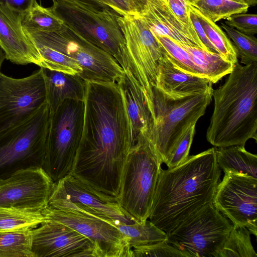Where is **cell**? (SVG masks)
Segmentation results:
<instances>
[{"mask_svg": "<svg viewBox=\"0 0 257 257\" xmlns=\"http://www.w3.org/2000/svg\"><path fill=\"white\" fill-rule=\"evenodd\" d=\"M179 45L189 54L195 65L212 84L217 83L233 69L234 64L218 53L207 52L197 47Z\"/></svg>", "mask_w": 257, "mask_h": 257, "instance_id": "cb8c5ba5", "label": "cell"}, {"mask_svg": "<svg viewBox=\"0 0 257 257\" xmlns=\"http://www.w3.org/2000/svg\"><path fill=\"white\" fill-rule=\"evenodd\" d=\"M221 27L232 42L241 63L247 65L257 62V39L254 36L242 33L223 23H221Z\"/></svg>", "mask_w": 257, "mask_h": 257, "instance_id": "d6a6232c", "label": "cell"}, {"mask_svg": "<svg viewBox=\"0 0 257 257\" xmlns=\"http://www.w3.org/2000/svg\"><path fill=\"white\" fill-rule=\"evenodd\" d=\"M84 101L66 99L50 113L43 168L55 183L69 175L83 127Z\"/></svg>", "mask_w": 257, "mask_h": 257, "instance_id": "ba28073f", "label": "cell"}, {"mask_svg": "<svg viewBox=\"0 0 257 257\" xmlns=\"http://www.w3.org/2000/svg\"><path fill=\"white\" fill-rule=\"evenodd\" d=\"M214 23L239 13H246L249 5L244 0H184Z\"/></svg>", "mask_w": 257, "mask_h": 257, "instance_id": "484cf974", "label": "cell"}, {"mask_svg": "<svg viewBox=\"0 0 257 257\" xmlns=\"http://www.w3.org/2000/svg\"><path fill=\"white\" fill-rule=\"evenodd\" d=\"M32 230L0 232V257H35Z\"/></svg>", "mask_w": 257, "mask_h": 257, "instance_id": "f546056e", "label": "cell"}, {"mask_svg": "<svg viewBox=\"0 0 257 257\" xmlns=\"http://www.w3.org/2000/svg\"><path fill=\"white\" fill-rule=\"evenodd\" d=\"M45 221L42 211L0 207V232L31 230Z\"/></svg>", "mask_w": 257, "mask_h": 257, "instance_id": "d4e9b609", "label": "cell"}, {"mask_svg": "<svg viewBox=\"0 0 257 257\" xmlns=\"http://www.w3.org/2000/svg\"><path fill=\"white\" fill-rule=\"evenodd\" d=\"M212 203L233 226L257 235V179L234 171L224 172Z\"/></svg>", "mask_w": 257, "mask_h": 257, "instance_id": "5bb4252c", "label": "cell"}, {"mask_svg": "<svg viewBox=\"0 0 257 257\" xmlns=\"http://www.w3.org/2000/svg\"><path fill=\"white\" fill-rule=\"evenodd\" d=\"M6 59L5 55L4 54V52H3V50L0 47V71L1 69L2 66V64L5 60Z\"/></svg>", "mask_w": 257, "mask_h": 257, "instance_id": "7bdbcfd3", "label": "cell"}, {"mask_svg": "<svg viewBox=\"0 0 257 257\" xmlns=\"http://www.w3.org/2000/svg\"><path fill=\"white\" fill-rule=\"evenodd\" d=\"M54 185L42 167L19 170L0 179V207L42 211L48 205Z\"/></svg>", "mask_w": 257, "mask_h": 257, "instance_id": "2e32d148", "label": "cell"}, {"mask_svg": "<svg viewBox=\"0 0 257 257\" xmlns=\"http://www.w3.org/2000/svg\"><path fill=\"white\" fill-rule=\"evenodd\" d=\"M56 15L72 29L106 52L123 67L124 40L112 10L95 12L67 0H52Z\"/></svg>", "mask_w": 257, "mask_h": 257, "instance_id": "8fae6325", "label": "cell"}, {"mask_svg": "<svg viewBox=\"0 0 257 257\" xmlns=\"http://www.w3.org/2000/svg\"><path fill=\"white\" fill-rule=\"evenodd\" d=\"M221 170L215 147L188 156L172 169L161 168L149 220L166 233L212 203Z\"/></svg>", "mask_w": 257, "mask_h": 257, "instance_id": "7a4b0ae2", "label": "cell"}, {"mask_svg": "<svg viewBox=\"0 0 257 257\" xmlns=\"http://www.w3.org/2000/svg\"><path fill=\"white\" fill-rule=\"evenodd\" d=\"M117 21L124 40L122 69L139 82L152 111V87L156 86L159 64L166 50L138 14L118 16Z\"/></svg>", "mask_w": 257, "mask_h": 257, "instance_id": "9c48e42d", "label": "cell"}, {"mask_svg": "<svg viewBox=\"0 0 257 257\" xmlns=\"http://www.w3.org/2000/svg\"><path fill=\"white\" fill-rule=\"evenodd\" d=\"M213 112L206 139L214 147L257 141V62L237 61L225 82L213 90Z\"/></svg>", "mask_w": 257, "mask_h": 257, "instance_id": "3957f363", "label": "cell"}, {"mask_svg": "<svg viewBox=\"0 0 257 257\" xmlns=\"http://www.w3.org/2000/svg\"><path fill=\"white\" fill-rule=\"evenodd\" d=\"M116 83L123 96L133 146L140 136L147 137L153 123L152 114L141 86L128 70H123Z\"/></svg>", "mask_w": 257, "mask_h": 257, "instance_id": "ffe728a7", "label": "cell"}, {"mask_svg": "<svg viewBox=\"0 0 257 257\" xmlns=\"http://www.w3.org/2000/svg\"><path fill=\"white\" fill-rule=\"evenodd\" d=\"M188 6L197 16L207 37L218 53L223 58L234 64L238 61L237 55L231 40L224 31L215 23L206 18L196 9Z\"/></svg>", "mask_w": 257, "mask_h": 257, "instance_id": "f1b7e54d", "label": "cell"}, {"mask_svg": "<svg viewBox=\"0 0 257 257\" xmlns=\"http://www.w3.org/2000/svg\"><path fill=\"white\" fill-rule=\"evenodd\" d=\"M85 82L82 135L70 175L116 198L132 147L123 96L116 83Z\"/></svg>", "mask_w": 257, "mask_h": 257, "instance_id": "6da1fadb", "label": "cell"}, {"mask_svg": "<svg viewBox=\"0 0 257 257\" xmlns=\"http://www.w3.org/2000/svg\"><path fill=\"white\" fill-rule=\"evenodd\" d=\"M175 16L190 30L196 32L190 19L188 7L184 0H165Z\"/></svg>", "mask_w": 257, "mask_h": 257, "instance_id": "8d00e7d4", "label": "cell"}, {"mask_svg": "<svg viewBox=\"0 0 257 257\" xmlns=\"http://www.w3.org/2000/svg\"><path fill=\"white\" fill-rule=\"evenodd\" d=\"M233 227L210 203L167 233V241L188 257H217Z\"/></svg>", "mask_w": 257, "mask_h": 257, "instance_id": "30bf717a", "label": "cell"}, {"mask_svg": "<svg viewBox=\"0 0 257 257\" xmlns=\"http://www.w3.org/2000/svg\"><path fill=\"white\" fill-rule=\"evenodd\" d=\"M162 164L147 137L140 136L127 156L116 197L136 222L144 223L149 219Z\"/></svg>", "mask_w": 257, "mask_h": 257, "instance_id": "5b68a950", "label": "cell"}, {"mask_svg": "<svg viewBox=\"0 0 257 257\" xmlns=\"http://www.w3.org/2000/svg\"><path fill=\"white\" fill-rule=\"evenodd\" d=\"M195 125L196 123L191 124L179 141L165 164L168 169L179 165L188 157L195 134Z\"/></svg>", "mask_w": 257, "mask_h": 257, "instance_id": "e575fe53", "label": "cell"}, {"mask_svg": "<svg viewBox=\"0 0 257 257\" xmlns=\"http://www.w3.org/2000/svg\"><path fill=\"white\" fill-rule=\"evenodd\" d=\"M109 7L119 16L138 14L132 0H97Z\"/></svg>", "mask_w": 257, "mask_h": 257, "instance_id": "74e56055", "label": "cell"}, {"mask_svg": "<svg viewBox=\"0 0 257 257\" xmlns=\"http://www.w3.org/2000/svg\"><path fill=\"white\" fill-rule=\"evenodd\" d=\"M215 150L220 170L234 171L257 179V156L247 151L244 146L215 147Z\"/></svg>", "mask_w": 257, "mask_h": 257, "instance_id": "603a6c76", "label": "cell"}, {"mask_svg": "<svg viewBox=\"0 0 257 257\" xmlns=\"http://www.w3.org/2000/svg\"><path fill=\"white\" fill-rule=\"evenodd\" d=\"M132 251L133 257H188L167 240L136 246L132 248Z\"/></svg>", "mask_w": 257, "mask_h": 257, "instance_id": "836d02e7", "label": "cell"}, {"mask_svg": "<svg viewBox=\"0 0 257 257\" xmlns=\"http://www.w3.org/2000/svg\"><path fill=\"white\" fill-rule=\"evenodd\" d=\"M95 12L112 10L97 0H67ZM113 11V10H112Z\"/></svg>", "mask_w": 257, "mask_h": 257, "instance_id": "60d3db41", "label": "cell"}, {"mask_svg": "<svg viewBox=\"0 0 257 257\" xmlns=\"http://www.w3.org/2000/svg\"><path fill=\"white\" fill-rule=\"evenodd\" d=\"M138 15L152 33L167 37L179 44L206 51L197 33L182 23L165 0L148 3Z\"/></svg>", "mask_w": 257, "mask_h": 257, "instance_id": "d6986e66", "label": "cell"}, {"mask_svg": "<svg viewBox=\"0 0 257 257\" xmlns=\"http://www.w3.org/2000/svg\"><path fill=\"white\" fill-rule=\"evenodd\" d=\"M35 257H101L95 243L71 227L47 221L32 230Z\"/></svg>", "mask_w": 257, "mask_h": 257, "instance_id": "e0dca14e", "label": "cell"}, {"mask_svg": "<svg viewBox=\"0 0 257 257\" xmlns=\"http://www.w3.org/2000/svg\"><path fill=\"white\" fill-rule=\"evenodd\" d=\"M188 7L190 19L193 23V26L198 37L205 47L206 51L218 53L215 48L207 37L197 16L188 6Z\"/></svg>", "mask_w": 257, "mask_h": 257, "instance_id": "f35d334b", "label": "cell"}, {"mask_svg": "<svg viewBox=\"0 0 257 257\" xmlns=\"http://www.w3.org/2000/svg\"><path fill=\"white\" fill-rule=\"evenodd\" d=\"M23 29L36 47L48 48L76 62L82 69L80 77L85 81L116 83L123 73L113 57L65 23L53 32Z\"/></svg>", "mask_w": 257, "mask_h": 257, "instance_id": "8992f818", "label": "cell"}, {"mask_svg": "<svg viewBox=\"0 0 257 257\" xmlns=\"http://www.w3.org/2000/svg\"><path fill=\"white\" fill-rule=\"evenodd\" d=\"M50 112L47 103L23 122L0 132V179L44 165Z\"/></svg>", "mask_w": 257, "mask_h": 257, "instance_id": "52a82bcc", "label": "cell"}, {"mask_svg": "<svg viewBox=\"0 0 257 257\" xmlns=\"http://www.w3.org/2000/svg\"><path fill=\"white\" fill-rule=\"evenodd\" d=\"M249 6H255L257 4V0H244Z\"/></svg>", "mask_w": 257, "mask_h": 257, "instance_id": "ee69618b", "label": "cell"}, {"mask_svg": "<svg viewBox=\"0 0 257 257\" xmlns=\"http://www.w3.org/2000/svg\"><path fill=\"white\" fill-rule=\"evenodd\" d=\"M213 90L173 97L152 87L153 123L147 138L162 163H167L189 126L204 114L212 100Z\"/></svg>", "mask_w": 257, "mask_h": 257, "instance_id": "277c9868", "label": "cell"}, {"mask_svg": "<svg viewBox=\"0 0 257 257\" xmlns=\"http://www.w3.org/2000/svg\"><path fill=\"white\" fill-rule=\"evenodd\" d=\"M250 234L245 227L233 226L217 257H257Z\"/></svg>", "mask_w": 257, "mask_h": 257, "instance_id": "4dcf8cb0", "label": "cell"}, {"mask_svg": "<svg viewBox=\"0 0 257 257\" xmlns=\"http://www.w3.org/2000/svg\"><path fill=\"white\" fill-rule=\"evenodd\" d=\"M212 83L205 78L185 73L172 63L165 54L160 61L155 87L173 97L201 93L212 88Z\"/></svg>", "mask_w": 257, "mask_h": 257, "instance_id": "44dd1931", "label": "cell"}, {"mask_svg": "<svg viewBox=\"0 0 257 257\" xmlns=\"http://www.w3.org/2000/svg\"><path fill=\"white\" fill-rule=\"evenodd\" d=\"M21 22L24 29L45 32L59 30L64 24L52 7H43L37 1L21 13Z\"/></svg>", "mask_w": 257, "mask_h": 257, "instance_id": "4316f807", "label": "cell"}, {"mask_svg": "<svg viewBox=\"0 0 257 257\" xmlns=\"http://www.w3.org/2000/svg\"><path fill=\"white\" fill-rule=\"evenodd\" d=\"M48 205L87 213L114 224L136 222L122 209L116 197L102 193L70 174L55 183Z\"/></svg>", "mask_w": 257, "mask_h": 257, "instance_id": "7c38bea8", "label": "cell"}, {"mask_svg": "<svg viewBox=\"0 0 257 257\" xmlns=\"http://www.w3.org/2000/svg\"><path fill=\"white\" fill-rule=\"evenodd\" d=\"M47 103L42 68L15 78L0 71V132L26 120Z\"/></svg>", "mask_w": 257, "mask_h": 257, "instance_id": "4fadbf2b", "label": "cell"}, {"mask_svg": "<svg viewBox=\"0 0 257 257\" xmlns=\"http://www.w3.org/2000/svg\"><path fill=\"white\" fill-rule=\"evenodd\" d=\"M0 47L6 59L18 65L34 64L40 67L41 56L33 41L25 32L21 13L0 4Z\"/></svg>", "mask_w": 257, "mask_h": 257, "instance_id": "ac0fdd59", "label": "cell"}, {"mask_svg": "<svg viewBox=\"0 0 257 257\" xmlns=\"http://www.w3.org/2000/svg\"><path fill=\"white\" fill-rule=\"evenodd\" d=\"M42 212L47 221L64 224L90 239L101 257H133L128 238L114 223L87 213L57 209L49 205Z\"/></svg>", "mask_w": 257, "mask_h": 257, "instance_id": "9a60e30c", "label": "cell"}, {"mask_svg": "<svg viewBox=\"0 0 257 257\" xmlns=\"http://www.w3.org/2000/svg\"><path fill=\"white\" fill-rule=\"evenodd\" d=\"M227 26L244 34L254 36L257 34V15L246 13L233 15L224 23Z\"/></svg>", "mask_w": 257, "mask_h": 257, "instance_id": "d590c367", "label": "cell"}, {"mask_svg": "<svg viewBox=\"0 0 257 257\" xmlns=\"http://www.w3.org/2000/svg\"><path fill=\"white\" fill-rule=\"evenodd\" d=\"M163 0H132L136 12L139 14L148 3Z\"/></svg>", "mask_w": 257, "mask_h": 257, "instance_id": "b9f144b4", "label": "cell"}, {"mask_svg": "<svg viewBox=\"0 0 257 257\" xmlns=\"http://www.w3.org/2000/svg\"><path fill=\"white\" fill-rule=\"evenodd\" d=\"M152 34L166 50L169 58L176 68L185 73L205 78L189 54L178 43L167 37Z\"/></svg>", "mask_w": 257, "mask_h": 257, "instance_id": "1f68e13d", "label": "cell"}, {"mask_svg": "<svg viewBox=\"0 0 257 257\" xmlns=\"http://www.w3.org/2000/svg\"><path fill=\"white\" fill-rule=\"evenodd\" d=\"M128 239L130 247L146 245L167 240V234L149 220L144 223L135 222L131 224H114Z\"/></svg>", "mask_w": 257, "mask_h": 257, "instance_id": "83f0119b", "label": "cell"}, {"mask_svg": "<svg viewBox=\"0 0 257 257\" xmlns=\"http://www.w3.org/2000/svg\"><path fill=\"white\" fill-rule=\"evenodd\" d=\"M50 112H55L66 99L84 101L86 82L77 75L41 67Z\"/></svg>", "mask_w": 257, "mask_h": 257, "instance_id": "7402d4cb", "label": "cell"}, {"mask_svg": "<svg viewBox=\"0 0 257 257\" xmlns=\"http://www.w3.org/2000/svg\"><path fill=\"white\" fill-rule=\"evenodd\" d=\"M36 0H0V4L8 6L14 11L23 13L29 9Z\"/></svg>", "mask_w": 257, "mask_h": 257, "instance_id": "ab89813d", "label": "cell"}]
</instances>
